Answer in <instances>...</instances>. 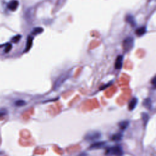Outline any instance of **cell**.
I'll return each instance as SVG.
<instances>
[{"label": "cell", "instance_id": "6da1fadb", "mask_svg": "<svg viewBox=\"0 0 156 156\" xmlns=\"http://www.w3.org/2000/svg\"><path fill=\"white\" fill-rule=\"evenodd\" d=\"M105 154L107 156H122L124 152L120 146H115L107 148Z\"/></svg>", "mask_w": 156, "mask_h": 156}, {"label": "cell", "instance_id": "7a4b0ae2", "mask_svg": "<svg viewBox=\"0 0 156 156\" xmlns=\"http://www.w3.org/2000/svg\"><path fill=\"white\" fill-rule=\"evenodd\" d=\"M133 38L132 37H127L126 38L122 43L123 49L126 52L129 51L133 46Z\"/></svg>", "mask_w": 156, "mask_h": 156}, {"label": "cell", "instance_id": "3957f363", "mask_svg": "<svg viewBox=\"0 0 156 156\" xmlns=\"http://www.w3.org/2000/svg\"><path fill=\"white\" fill-rule=\"evenodd\" d=\"M101 133L98 131H91L86 134L85 136V140L87 141H93L97 140L101 137Z\"/></svg>", "mask_w": 156, "mask_h": 156}, {"label": "cell", "instance_id": "277c9868", "mask_svg": "<svg viewBox=\"0 0 156 156\" xmlns=\"http://www.w3.org/2000/svg\"><path fill=\"white\" fill-rule=\"evenodd\" d=\"M18 5H19V2L17 0H12L8 3L7 7L10 10L15 11L18 7Z\"/></svg>", "mask_w": 156, "mask_h": 156}, {"label": "cell", "instance_id": "5b68a950", "mask_svg": "<svg viewBox=\"0 0 156 156\" xmlns=\"http://www.w3.org/2000/svg\"><path fill=\"white\" fill-rule=\"evenodd\" d=\"M122 62H123V56L118 55L115 60V69H120L122 66Z\"/></svg>", "mask_w": 156, "mask_h": 156}, {"label": "cell", "instance_id": "8992f818", "mask_svg": "<svg viewBox=\"0 0 156 156\" xmlns=\"http://www.w3.org/2000/svg\"><path fill=\"white\" fill-rule=\"evenodd\" d=\"M105 141H97L94 143H93L90 146V149H101L105 145Z\"/></svg>", "mask_w": 156, "mask_h": 156}, {"label": "cell", "instance_id": "52a82bcc", "mask_svg": "<svg viewBox=\"0 0 156 156\" xmlns=\"http://www.w3.org/2000/svg\"><path fill=\"white\" fill-rule=\"evenodd\" d=\"M67 77H68L67 75H63V76H62L60 77H59L54 84V88L57 89V88H58L63 83V82H64L65 80L67 79Z\"/></svg>", "mask_w": 156, "mask_h": 156}, {"label": "cell", "instance_id": "ba28073f", "mask_svg": "<svg viewBox=\"0 0 156 156\" xmlns=\"http://www.w3.org/2000/svg\"><path fill=\"white\" fill-rule=\"evenodd\" d=\"M138 103V99L136 98H133L129 102L128 108L129 110H133L136 106Z\"/></svg>", "mask_w": 156, "mask_h": 156}, {"label": "cell", "instance_id": "9c48e42d", "mask_svg": "<svg viewBox=\"0 0 156 156\" xmlns=\"http://www.w3.org/2000/svg\"><path fill=\"white\" fill-rule=\"evenodd\" d=\"M146 32V28L145 26H142L140 27L139 28H138L136 31H135V34L137 36H142Z\"/></svg>", "mask_w": 156, "mask_h": 156}, {"label": "cell", "instance_id": "30bf717a", "mask_svg": "<svg viewBox=\"0 0 156 156\" xmlns=\"http://www.w3.org/2000/svg\"><path fill=\"white\" fill-rule=\"evenodd\" d=\"M122 133L118 132V133H116L113 135L111 137V139H112V140H113L114 141H119L122 139Z\"/></svg>", "mask_w": 156, "mask_h": 156}, {"label": "cell", "instance_id": "8fae6325", "mask_svg": "<svg viewBox=\"0 0 156 156\" xmlns=\"http://www.w3.org/2000/svg\"><path fill=\"white\" fill-rule=\"evenodd\" d=\"M32 39L33 38L30 36H29L27 40V43H26V46L25 48V52H27L29 50H30L32 45Z\"/></svg>", "mask_w": 156, "mask_h": 156}, {"label": "cell", "instance_id": "7c38bea8", "mask_svg": "<svg viewBox=\"0 0 156 156\" xmlns=\"http://www.w3.org/2000/svg\"><path fill=\"white\" fill-rule=\"evenodd\" d=\"M129 125V122L128 121H122L119 122L118 126L121 130H125Z\"/></svg>", "mask_w": 156, "mask_h": 156}, {"label": "cell", "instance_id": "4fadbf2b", "mask_svg": "<svg viewBox=\"0 0 156 156\" xmlns=\"http://www.w3.org/2000/svg\"><path fill=\"white\" fill-rule=\"evenodd\" d=\"M126 20L127 22H128L132 26H135V21L134 20V18L130 15H128L126 17Z\"/></svg>", "mask_w": 156, "mask_h": 156}, {"label": "cell", "instance_id": "5bb4252c", "mask_svg": "<svg viewBox=\"0 0 156 156\" xmlns=\"http://www.w3.org/2000/svg\"><path fill=\"white\" fill-rule=\"evenodd\" d=\"M141 118H142L143 124L144 126H146V124L148 122L149 118V116L148 114L147 113H141Z\"/></svg>", "mask_w": 156, "mask_h": 156}, {"label": "cell", "instance_id": "9a60e30c", "mask_svg": "<svg viewBox=\"0 0 156 156\" xmlns=\"http://www.w3.org/2000/svg\"><path fill=\"white\" fill-rule=\"evenodd\" d=\"M143 105L145 106L147 108H151V99L149 98L146 99L143 101Z\"/></svg>", "mask_w": 156, "mask_h": 156}, {"label": "cell", "instance_id": "2e32d148", "mask_svg": "<svg viewBox=\"0 0 156 156\" xmlns=\"http://www.w3.org/2000/svg\"><path fill=\"white\" fill-rule=\"evenodd\" d=\"M14 104H15V105L16 107H21V106H24L26 104V102L24 100L19 99L16 101Z\"/></svg>", "mask_w": 156, "mask_h": 156}, {"label": "cell", "instance_id": "e0dca14e", "mask_svg": "<svg viewBox=\"0 0 156 156\" xmlns=\"http://www.w3.org/2000/svg\"><path fill=\"white\" fill-rule=\"evenodd\" d=\"M43 30V29L42 28H41V27H36V28L34 29V30H33V32H32V34L36 35V34H39V33L42 32Z\"/></svg>", "mask_w": 156, "mask_h": 156}, {"label": "cell", "instance_id": "ac0fdd59", "mask_svg": "<svg viewBox=\"0 0 156 156\" xmlns=\"http://www.w3.org/2000/svg\"><path fill=\"white\" fill-rule=\"evenodd\" d=\"M20 38H21V35H16V36H15L13 38L12 41L14 42V43H17L20 40Z\"/></svg>", "mask_w": 156, "mask_h": 156}, {"label": "cell", "instance_id": "d6986e66", "mask_svg": "<svg viewBox=\"0 0 156 156\" xmlns=\"http://www.w3.org/2000/svg\"><path fill=\"white\" fill-rule=\"evenodd\" d=\"M12 48V44H8L6 46V47H5V52H9L11 50Z\"/></svg>", "mask_w": 156, "mask_h": 156}, {"label": "cell", "instance_id": "ffe728a7", "mask_svg": "<svg viewBox=\"0 0 156 156\" xmlns=\"http://www.w3.org/2000/svg\"><path fill=\"white\" fill-rule=\"evenodd\" d=\"M7 112L5 109H0V116H2L7 114Z\"/></svg>", "mask_w": 156, "mask_h": 156}, {"label": "cell", "instance_id": "44dd1931", "mask_svg": "<svg viewBox=\"0 0 156 156\" xmlns=\"http://www.w3.org/2000/svg\"><path fill=\"white\" fill-rule=\"evenodd\" d=\"M151 83H152V84L154 87H156V76L152 79Z\"/></svg>", "mask_w": 156, "mask_h": 156}, {"label": "cell", "instance_id": "7402d4cb", "mask_svg": "<svg viewBox=\"0 0 156 156\" xmlns=\"http://www.w3.org/2000/svg\"><path fill=\"white\" fill-rule=\"evenodd\" d=\"M78 156H87V154H86V153L82 152V153H80Z\"/></svg>", "mask_w": 156, "mask_h": 156}]
</instances>
